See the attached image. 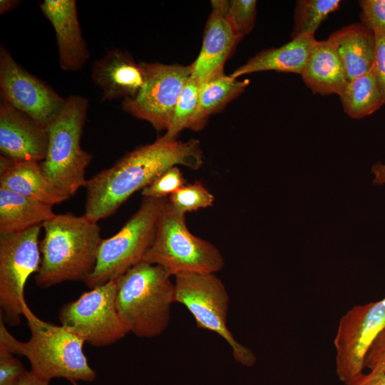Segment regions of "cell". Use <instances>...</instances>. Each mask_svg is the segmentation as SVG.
<instances>
[{"label": "cell", "instance_id": "3957f363", "mask_svg": "<svg viewBox=\"0 0 385 385\" xmlns=\"http://www.w3.org/2000/svg\"><path fill=\"white\" fill-rule=\"evenodd\" d=\"M41 265L36 284L48 288L64 282H84L93 272L103 240L97 222L84 215L58 214L42 225Z\"/></svg>", "mask_w": 385, "mask_h": 385}, {"label": "cell", "instance_id": "d6986e66", "mask_svg": "<svg viewBox=\"0 0 385 385\" xmlns=\"http://www.w3.org/2000/svg\"><path fill=\"white\" fill-rule=\"evenodd\" d=\"M301 76L312 93L339 96L349 82L344 65L333 44L317 41Z\"/></svg>", "mask_w": 385, "mask_h": 385}, {"label": "cell", "instance_id": "277c9868", "mask_svg": "<svg viewBox=\"0 0 385 385\" xmlns=\"http://www.w3.org/2000/svg\"><path fill=\"white\" fill-rule=\"evenodd\" d=\"M174 282L161 267L144 261L116 279L115 304L127 333L153 338L168 328Z\"/></svg>", "mask_w": 385, "mask_h": 385}, {"label": "cell", "instance_id": "484cf974", "mask_svg": "<svg viewBox=\"0 0 385 385\" xmlns=\"http://www.w3.org/2000/svg\"><path fill=\"white\" fill-rule=\"evenodd\" d=\"M200 94V83L192 75L186 82L176 103L170 124L164 136L176 139L185 128H192L196 115Z\"/></svg>", "mask_w": 385, "mask_h": 385}, {"label": "cell", "instance_id": "d6a6232c", "mask_svg": "<svg viewBox=\"0 0 385 385\" xmlns=\"http://www.w3.org/2000/svg\"><path fill=\"white\" fill-rule=\"evenodd\" d=\"M368 374H361L348 385H385V373L377 369H370Z\"/></svg>", "mask_w": 385, "mask_h": 385}, {"label": "cell", "instance_id": "9a60e30c", "mask_svg": "<svg viewBox=\"0 0 385 385\" xmlns=\"http://www.w3.org/2000/svg\"><path fill=\"white\" fill-rule=\"evenodd\" d=\"M44 16L53 27L62 70H81L90 57L78 19L74 0H44L38 4Z\"/></svg>", "mask_w": 385, "mask_h": 385}, {"label": "cell", "instance_id": "7c38bea8", "mask_svg": "<svg viewBox=\"0 0 385 385\" xmlns=\"http://www.w3.org/2000/svg\"><path fill=\"white\" fill-rule=\"evenodd\" d=\"M144 86L133 97L123 100V109L147 120L157 130H167L178 100L192 74L190 66L141 63Z\"/></svg>", "mask_w": 385, "mask_h": 385}, {"label": "cell", "instance_id": "7a4b0ae2", "mask_svg": "<svg viewBox=\"0 0 385 385\" xmlns=\"http://www.w3.org/2000/svg\"><path fill=\"white\" fill-rule=\"evenodd\" d=\"M31 332L27 342H20L6 329L0 319V349L24 356L31 371L38 378L50 381L62 378L71 383L91 382L96 373L83 351L84 342L62 325L38 318L26 303L23 307Z\"/></svg>", "mask_w": 385, "mask_h": 385}, {"label": "cell", "instance_id": "4fadbf2b", "mask_svg": "<svg viewBox=\"0 0 385 385\" xmlns=\"http://www.w3.org/2000/svg\"><path fill=\"white\" fill-rule=\"evenodd\" d=\"M0 91L2 100L46 128L66 102L48 83L19 65L3 46L0 48Z\"/></svg>", "mask_w": 385, "mask_h": 385}, {"label": "cell", "instance_id": "52a82bcc", "mask_svg": "<svg viewBox=\"0 0 385 385\" xmlns=\"http://www.w3.org/2000/svg\"><path fill=\"white\" fill-rule=\"evenodd\" d=\"M168 198H143L137 211L114 235L103 239L95 268L83 282L90 289L116 279L142 262L154 241Z\"/></svg>", "mask_w": 385, "mask_h": 385}, {"label": "cell", "instance_id": "ba28073f", "mask_svg": "<svg viewBox=\"0 0 385 385\" xmlns=\"http://www.w3.org/2000/svg\"><path fill=\"white\" fill-rule=\"evenodd\" d=\"M175 302L184 305L197 327L217 333L230 345L236 361L246 366L256 361L254 353L238 342L227 326L229 295L215 273H184L175 277Z\"/></svg>", "mask_w": 385, "mask_h": 385}, {"label": "cell", "instance_id": "e575fe53", "mask_svg": "<svg viewBox=\"0 0 385 385\" xmlns=\"http://www.w3.org/2000/svg\"><path fill=\"white\" fill-rule=\"evenodd\" d=\"M374 175L373 183L376 185H385V164L376 163L371 166Z\"/></svg>", "mask_w": 385, "mask_h": 385}, {"label": "cell", "instance_id": "1f68e13d", "mask_svg": "<svg viewBox=\"0 0 385 385\" xmlns=\"http://www.w3.org/2000/svg\"><path fill=\"white\" fill-rule=\"evenodd\" d=\"M375 36L374 66L385 105V31L374 32Z\"/></svg>", "mask_w": 385, "mask_h": 385}, {"label": "cell", "instance_id": "44dd1931", "mask_svg": "<svg viewBox=\"0 0 385 385\" xmlns=\"http://www.w3.org/2000/svg\"><path fill=\"white\" fill-rule=\"evenodd\" d=\"M344 65L349 81L366 73L374 65L375 36L361 23H354L332 32L327 38Z\"/></svg>", "mask_w": 385, "mask_h": 385}, {"label": "cell", "instance_id": "ac0fdd59", "mask_svg": "<svg viewBox=\"0 0 385 385\" xmlns=\"http://www.w3.org/2000/svg\"><path fill=\"white\" fill-rule=\"evenodd\" d=\"M0 187L52 206L71 197L48 180L40 162L16 161L2 155Z\"/></svg>", "mask_w": 385, "mask_h": 385}, {"label": "cell", "instance_id": "7402d4cb", "mask_svg": "<svg viewBox=\"0 0 385 385\" xmlns=\"http://www.w3.org/2000/svg\"><path fill=\"white\" fill-rule=\"evenodd\" d=\"M52 207L0 187V235L42 225L56 216Z\"/></svg>", "mask_w": 385, "mask_h": 385}, {"label": "cell", "instance_id": "4dcf8cb0", "mask_svg": "<svg viewBox=\"0 0 385 385\" xmlns=\"http://www.w3.org/2000/svg\"><path fill=\"white\" fill-rule=\"evenodd\" d=\"M26 372L19 359L0 349V385H19Z\"/></svg>", "mask_w": 385, "mask_h": 385}, {"label": "cell", "instance_id": "8d00e7d4", "mask_svg": "<svg viewBox=\"0 0 385 385\" xmlns=\"http://www.w3.org/2000/svg\"><path fill=\"white\" fill-rule=\"evenodd\" d=\"M20 1L16 0H1L0 1V14H4L18 6Z\"/></svg>", "mask_w": 385, "mask_h": 385}, {"label": "cell", "instance_id": "2e32d148", "mask_svg": "<svg viewBox=\"0 0 385 385\" xmlns=\"http://www.w3.org/2000/svg\"><path fill=\"white\" fill-rule=\"evenodd\" d=\"M91 78L103 93L102 101L123 100L135 96L145 81L141 63L126 51L107 50L92 66Z\"/></svg>", "mask_w": 385, "mask_h": 385}, {"label": "cell", "instance_id": "603a6c76", "mask_svg": "<svg viewBox=\"0 0 385 385\" xmlns=\"http://www.w3.org/2000/svg\"><path fill=\"white\" fill-rule=\"evenodd\" d=\"M339 96L344 113L354 119L367 117L384 106L374 63L366 73L349 81Z\"/></svg>", "mask_w": 385, "mask_h": 385}, {"label": "cell", "instance_id": "8992f818", "mask_svg": "<svg viewBox=\"0 0 385 385\" xmlns=\"http://www.w3.org/2000/svg\"><path fill=\"white\" fill-rule=\"evenodd\" d=\"M143 261L161 267L171 277L184 273H216L224 258L216 246L188 230L185 214L166 201L155 237Z\"/></svg>", "mask_w": 385, "mask_h": 385}, {"label": "cell", "instance_id": "e0dca14e", "mask_svg": "<svg viewBox=\"0 0 385 385\" xmlns=\"http://www.w3.org/2000/svg\"><path fill=\"white\" fill-rule=\"evenodd\" d=\"M242 38L223 14L212 8L205 26L201 51L191 64V75L200 85L223 72L225 61Z\"/></svg>", "mask_w": 385, "mask_h": 385}, {"label": "cell", "instance_id": "cb8c5ba5", "mask_svg": "<svg viewBox=\"0 0 385 385\" xmlns=\"http://www.w3.org/2000/svg\"><path fill=\"white\" fill-rule=\"evenodd\" d=\"M249 83L248 79L237 81L222 72L200 85L199 103L191 129L202 128L209 115L244 92Z\"/></svg>", "mask_w": 385, "mask_h": 385}, {"label": "cell", "instance_id": "30bf717a", "mask_svg": "<svg viewBox=\"0 0 385 385\" xmlns=\"http://www.w3.org/2000/svg\"><path fill=\"white\" fill-rule=\"evenodd\" d=\"M116 279L83 293L59 310L61 325L96 347L114 344L128 333L118 314Z\"/></svg>", "mask_w": 385, "mask_h": 385}, {"label": "cell", "instance_id": "f546056e", "mask_svg": "<svg viewBox=\"0 0 385 385\" xmlns=\"http://www.w3.org/2000/svg\"><path fill=\"white\" fill-rule=\"evenodd\" d=\"M360 22L369 30L385 31V0H360Z\"/></svg>", "mask_w": 385, "mask_h": 385}, {"label": "cell", "instance_id": "d590c367", "mask_svg": "<svg viewBox=\"0 0 385 385\" xmlns=\"http://www.w3.org/2000/svg\"><path fill=\"white\" fill-rule=\"evenodd\" d=\"M49 382L38 378L29 370L27 371L19 385H49Z\"/></svg>", "mask_w": 385, "mask_h": 385}, {"label": "cell", "instance_id": "5b68a950", "mask_svg": "<svg viewBox=\"0 0 385 385\" xmlns=\"http://www.w3.org/2000/svg\"><path fill=\"white\" fill-rule=\"evenodd\" d=\"M88 107L85 97L70 95L66 98L63 108L47 127V153L40 162L48 180L71 197L86 187V168L93 159L80 143Z\"/></svg>", "mask_w": 385, "mask_h": 385}, {"label": "cell", "instance_id": "4316f807", "mask_svg": "<svg viewBox=\"0 0 385 385\" xmlns=\"http://www.w3.org/2000/svg\"><path fill=\"white\" fill-rule=\"evenodd\" d=\"M212 6L223 14L235 31L242 37L254 28L255 0L212 1Z\"/></svg>", "mask_w": 385, "mask_h": 385}, {"label": "cell", "instance_id": "9c48e42d", "mask_svg": "<svg viewBox=\"0 0 385 385\" xmlns=\"http://www.w3.org/2000/svg\"><path fill=\"white\" fill-rule=\"evenodd\" d=\"M41 227L40 225L21 232L0 235V307L11 327L19 325L24 317L25 286L41 265Z\"/></svg>", "mask_w": 385, "mask_h": 385}, {"label": "cell", "instance_id": "ffe728a7", "mask_svg": "<svg viewBox=\"0 0 385 385\" xmlns=\"http://www.w3.org/2000/svg\"><path fill=\"white\" fill-rule=\"evenodd\" d=\"M316 41L314 34L304 35L280 47L263 50L236 69L230 77L237 79L242 75L265 71L301 75Z\"/></svg>", "mask_w": 385, "mask_h": 385}, {"label": "cell", "instance_id": "d4e9b609", "mask_svg": "<svg viewBox=\"0 0 385 385\" xmlns=\"http://www.w3.org/2000/svg\"><path fill=\"white\" fill-rule=\"evenodd\" d=\"M341 5L340 0H297L291 38L314 34L322 23Z\"/></svg>", "mask_w": 385, "mask_h": 385}, {"label": "cell", "instance_id": "8fae6325", "mask_svg": "<svg viewBox=\"0 0 385 385\" xmlns=\"http://www.w3.org/2000/svg\"><path fill=\"white\" fill-rule=\"evenodd\" d=\"M385 329V297L353 307L341 318L334 339L336 371L348 385L362 374L366 356Z\"/></svg>", "mask_w": 385, "mask_h": 385}, {"label": "cell", "instance_id": "83f0119b", "mask_svg": "<svg viewBox=\"0 0 385 385\" xmlns=\"http://www.w3.org/2000/svg\"><path fill=\"white\" fill-rule=\"evenodd\" d=\"M168 200L174 207L186 214L211 207L215 197L201 182L197 180L185 184L170 195Z\"/></svg>", "mask_w": 385, "mask_h": 385}, {"label": "cell", "instance_id": "f1b7e54d", "mask_svg": "<svg viewBox=\"0 0 385 385\" xmlns=\"http://www.w3.org/2000/svg\"><path fill=\"white\" fill-rule=\"evenodd\" d=\"M186 184L183 173L178 166H173L143 188L144 197L168 198Z\"/></svg>", "mask_w": 385, "mask_h": 385}, {"label": "cell", "instance_id": "836d02e7", "mask_svg": "<svg viewBox=\"0 0 385 385\" xmlns=\"http://www.w3.org/2000/svg\"><path fill=\"white\" fill-rule=\"evenodd\" d=\"M385 352V329L377 337L372 347L369 351L365 363L364 367L371 369L376 359Z\"/></svg>", "mask_w": 385, "mask_h": 385}, {"label": "cell", "instance_id": "5bb4252c", "mask_svg": "<svg viewBox=\"0 0 385 385\" xmlns=\"http://www.w3.org/2000/svg\"><path fill=\"white\" fill-rule=\"evenodd\" d=\"M48 145L47 128L1 99V155L16 161L41 162Z\"/></svg>", "mask_w": 385, "mask_h": 385}, {"label": "cell", "instance_id": "6da1fadb", "mask_svg": "<svg viewBox=\"0 0 385 385\" xmlns=\"http://www.w3.org/2000/svg\"><path fill=\"white\" fill-rule=\"evenodd\" d=\"M202 164L198 140L180 141L163 135L127 153L113 166L87 180L84 215L97 222L113 215L133 193L168 169L183 165L198 170Z\"/></svg>", "mask_w": 385, "mask_h": 385}, {"label": "cell", "instance_id": "74e56055", "mask_svg": "<svg viewBox=\"0 0 385 385\" xmlns=\"http://www.w3.org/2000/svg\"><path fill=\"white\" fill-rule=\"evenodd\" d=\"M73 385H80L78 384V382L71 383Z\"/></svg>", "mask_w": 385, "mask_h": 385}]
</instances>
